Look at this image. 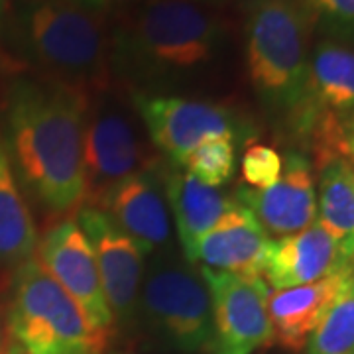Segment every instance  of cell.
Masks as SVG:
<instances>
[{
    "mask_svg": "<svg viewBox=\"0 0 354 354\" xmlns=\"http://www.w3.org/2000/svg\"><path fill=\"white\" fill-rule=\"evenodd\" d=\"M211 295L213 341L209 354H252L274 342L268 317L270 286L262 276L246 278L201 268Z\"/></svg>",
    "mask_w": 354,
    "mask_h": 354,
    "instance_id": "obj_10",
    "label": "cell"
},
{
    "mask_svg": "<svg viewBox=\"0 0 354 354\" xmlns=\"http://www.w3.org/2000/svg\"><path fill=\"white\" fill-rule=\"evenodd\" d=\"M307 354H354V276L307 342Z\"/></svg>",
    "mask_w": 354,
    "mask_h": 354,
    "instance_id": "obj_21",
    "label": "cell"
},
{
    "mask_svg": "<svg viewBox=\"0 0 354 354\" xmlns=\"http://www.w3.org/2000/svg\"><path fill=\"white\" fill-rule=\"evenodd\" d=\"M2 12H4V0H0V20H2Z\"/></svg>",
    "mask_w": 354,
    "mask_h": 354,
    "instance_id": "obj_30",
    "label": "cell"
},
{
    "mask_svg": "<svg viewBox=\"0 0 354 354\" xmlns=\"http://www.w3.org/2000/svg\"><path fill=\"white\" fill-rule=\"evenodd\" d=\"M241 171L248 187L268 189L281 176V156L272 146L250 144L242 153Z\"/></svg>",
    "mask_w": 354,
    "mask_h": 354,
    "instance_id": "obj_24",
    "label": "cell"
},
{
    "mask_svg": "<svg viewBox=\"0 0 354 354\" xmlns=\"http://www.w3.org/2000/svg\"><path fill=\"white\" fill-rule=\"evenodd\" d=\"M14 270L8 333L26 354H102L109 348L111 335L91 325L38 258Z\"/></svg>",
    "mask_w": 354,
    "mask_h": 354,
    "instance_id": "obj_5",
    "label": "cell"
},
{
    "mask_svg": "<svg viewBox=\"0 0 354 354\" xmlns=\"http://www.w3.org/2000/svg\"><path fill=\"white\" fill-rule=\"evenodd\" d=\"M339 272H354L339 242L315 221L304 230L270 242L262 276L274 290L315 283Z\"/></svg>",
    "mask_w": 354,
    "mask_h": 354,
    "instance_id": "obj_15",
    "label": "cell"
},
{
    "mask_svg": "<svg viewBox=\"0 0 354 354\" xmlns=\"http://www.w3.org/2000/svg\"><path fill=\"white\" fill-rule=\"evenodd\" d=\"M138 319L179 354H209L213 341L211 295L187 260L160 256L142 279Z\"/></svg>",
    "mask_w": 354,
    "mask_h": 354,
    "instance_id": "obj_7",
    "label": "cell"
},
{
    "mask_svg": "<svg viewBox=\"0 0 354 354\" xmlns=\"http://www.w3.org/2000/svg\"><path fill=\"white\" fill-rule=\"evenodd\" d=\"M205 2H209V4H213V2H223V0H205Z\"/></svg>",
    "mask_w": 354,
    "mask_h": 354,
    "instance_id": "obj_31",
    "label": "cell"
},
{
    "mask_svg": "<svg viewBox=\"0 0 354 354\" xmlns=\"http://www.w3.org/2000/svg\"><path fill=\"white\" fill-rule=\"evenodd\" d=\"M315 171L317 221L339 242L354 270V162L330 158Z\"/></svg>",
    "mask_w": 354,
    "mask_h": 354,
    "instance_id": "obj_19",
    "label": "cell"
},
{
    "mask_svg": "<svg viewBox=\"0 0 354 354\" xmlns=\"http://www.w3.org/2000/svg\"><path fill=\"white\" fill-rule=\"evenodd\" d=\"M88 93L57 81L16 79L6 99L4 144L28 195L51 215L79 211L87 195Z\"/></svg>",
    "mask_w": 354,
    "mask_h": 354,
    "instance_id": "obj_1",
    "label": "cell"
},
{
    "mask_svg": "<svg viewBox=\"0 0 354 354\" xmlns=\"http://www.w3.org/2000/svg\"><path fill=\"white\" fill-rule=\"evenodd\" d=\"M232 199L246 207L266 234L283 239L317 221L315 169L307 153L291 150L281 156V176L268 189L236 185Z\"/></svg>",
    "mask_w": 354,
    "mask_h": 354,
    "instance_id": "obj_13",
    "label": "cell"
},
{
    "mask_svg": "<svg viewBox=\"0 0 354 354\" xmlns=\"http://www.w3.org/2000/svg\"><path fill=\"white\" fill-rule=\"evenodd\" d=\"M75 2L88 8V10H93V12L111 18V16L130 12V10L138 8L140 4H144L148 0H75Z\"/></svg>",
    "mask_w": 354,
    "mask_h": 354,
    "instance_id": "obj_25",
    "label": "cell"
},
{
    "mask_svg": "<svg viewBox=\"0 0 354 354\" xmlns=\"http://www.w3.org/2000/svg\"><path fill=\"white\" fill-rule=\"evenodd\" d=\"M236 144L227 138H213L203 142L187 156L183 167L199 181L221 187L234 176L236 167Z\"/></svg>",
    "mask_w": 354,
    "mask_h": 354,
    "instance_id": "obj_22",
    "label": "cell"
},
{
    "mask_svg": "<svg viewBox=\"0 0 354 354\" xmlns=\"http://www.w3.org/2000/svg\"><path fill=\"white\" fill-rule=\"evenodd\" d=\"M8 351V342H6V333L2 327V321H0V354H6Z\"/></svg>",
    "mask_w": 354,
    "mask_h": 354,
    "instance_id": "obj_28",
    "label": "cell"
},
{
    "mask_svg": "<svg viewBox=\"0 0 354 354\" xmlns=\"http://www.w3.org/2000/svg\"><path fill=\"white\" fill-rule=\"evenodd\" d=\"M77 225L93 248L102 293L114 319V327L130 329L138 321V304L144 279V254L136 242L114 225L97 207L83 205L75 213Z\"/></svg>",
    "mask_w": 354,
    "mask_h": 354,
    "instance_id": "obj_11",
    "label": "cell"
},
{
    "mask_svg": "<svg viewBox=\"0 0 354 354\" xmlns=\"http://www.w3.org/2000/svg\"><path fill=\"white\" fill-rule=\"evenodd\" d=\"M162 171L160 162L140 169L113 185L95 205L136 242L144 256L164 248L171 234Z\"/></svg>",
    "mask_w": 354,
    "mask_h": 354,
    "instance_id": "obj_14",
    "label": "cell"
},
{
    "mask_svg": "<svg viewBox=\"0 0 354 354\" xmlns=\"http://www.w3.org/2000/svg\"><path fill=\"white\" fill-rule=\"evenodd\" d=\"M354 109V44L323 38L309 53L299 101L288 113L290 132L311 152L313 169L341 158V122Z\"/></svg>",
    "mask_w": 354,
    "mask_h": 354,
    "instance_id": "obj_6",
    "label": "cell"
},
{
    "mask_svg": "<svg viewBox=\"0 0 354 354\" xmlns=\"http://www.w3.org/2000/svg\"><path fill=\"white\" fill-rule=\"evenodd\" d=\"M313 24L301 0H250L244 53L250 85L268 109L290 113L304 91Z\"/></svg>",
    "mask_w": 354,
    "mask_h": 354,
    "instance_id": "obj_4",
    "label": "cell"
},
{
    "mask_svg": "<svg viewBox=\"0 0 354 354\" xmlns=\"http://www.w3.org/2000/svg\"><path fill=\"white\" fill-rule=\"evenodd\" d=\"M6 354H26V353L20 348V346H18V344H16V342L10 341L8 342V351H6Z\"/></svg>",
    "mask_w": 354,
    "mask_h": 354,
    "instance_id": "obj_29",
    "label": "cell"
},
{
    "mask_svg": "<svg viewBox=\"0 0 354 354\" xmlns=\"http://www.w3.org/2000/svg\"><path fill=\"white\" fill-rule=\"evenodd\" d=\"M20 38L48 79L97 93L111 87V24L75 0H28Z\"/></svg>",
    "mask_w": 354,
    "mask_h": 354,
    "instance_id": "obj_3",
    "label": "cell"
},
{
    "mask_svg": "<svg viewBox=\"0 0 354 354\" xmlns=\"http://www.w3.org/2000/svg\"><path fill=\"white\" fill-rule=\"evenodd\" d=\"M270 242L256 216L234 201L228 215L197 242L189 264L201 262V268L256 278L262 276Z\"/></svg>",
    "mask_w": 354,
    "mask_h": 354,
    "instance_id": "obj_16",
    "label": "cell"
},
{
    "mask_svg": "<svg viewBox=\"0 0 354 354\" xmlns=\"http://www.w3.org/2000/svg\"><path fill=\"white\" fill-rule=\"evenodd\" d=\"M38 230L20 189L18 177L0 134V266L18 268L34 258Z\"/></svg>",
    "mask_w": 354,
    "mask_h": 354,
    "instance_id": "obj_20",
    "label": "cell"
},
{
    "mask_svg": "<svg viewBox=\"0 0 354 354\" xmlns=\"http://www.w3.org/2000/svg\"><path fill=\"white\" fill-rule=\"evenodd\" d=\"M323 38L354 44V0H301Z\"/></svg>",
    "mask_w": 354,
    "mask_h": 354,
    "instance_id": "obj_23",
    "label": "cell"
},
{
    "mask_svg": "<svg viewBox=\"0 0 354 354\" xmlns=\"http://www.w3.org/2000/svg\"><path fill=\"white\" fill-rule=\"evenodd\" d=\"M162 179L167 209H171L177 239L183 248V258L189 262L197 242L228 215L234 207V199L218 187L199 181L185 167L169 165L162 171Z\"/></svg>",
    "mask_w": 354,
    "mask_h": 354,
    "instance_id": "obj_18",
    "label": "cell"
},
{
    "mask_svg": "<svg viewBox=\"0 0 354 354\" xmlns=\"http://www.w3.org/2000/svg\"><path fill=\"white\" fill-rule=\"evenodd\" d=\"M134 116V104L130 111L111 87L88 95L83 142L87 195L83 205L95 207L118 181L158 162L146 150Z\"/></svg>",
    "mask_w": 354,
    "mask_h": 354,
    "instance_id": "obj_9",
    "label": "cell"
},
{
    "mask_svg": "<svg viewBox=\"0 0 354 354\" xmlns=\"http://www.w3.org/2000/svg\"><path fill=\"white\" fill-rule=\"evenodd\" d=\"M130 99L152 144L169 165L183 167L187 156L207 140L227 138L236 144L252 134L248 120L225 102L142 91H132Z\"/></svg>",
    "mask_w": 354,
    "mask_h": 354,
    "instance_id": "obj_8",
    "label": "cell"
},
{
    "mask_svg": "<svg viewBox=\"0 0 354 354\" xmlns=\"http://www.w3.org/2000/svg\"><path fill=\"white\" fill-rule=\"evenodd\" d=\"M227 24L205 0H148L111 26V71L146 87L201 73L225 50Z\"/></svg>",
    "mask_w": 354,
    "mask_h": 354,
    "instance_id": "obj_2",
    "label": "cell"
},
{
    "mask_svg": "<svg viewBox=\"0 0 354 354\" xmlns=\"http://www.w3.org/2000/svg\"><path fill=\"white\" fill-rule=\"evenodd\" d=\"M339 150H341V158L354 162V109L341 122Z\"/></svg>",
    "mask_w": 354,
    "mask_h": 354,
    "instance_id": "obj_26",
    "label": "cell"
},
{
    "mask_svg": "<svg viewBox=\"0 0 354 354\" xmlns=\"http://www.w3.org/2000/svg\"><path fill=\"white\" fill-rule=\"evenodd\" d=\"M353 276L354 272H339L315 283L270 291L268 317L272 323L274 342L291 353L304 351L317 325Z\"/></svg>",
    "mask_w": 354,
    "mask_h": 354,
    "instance_id": "obj_17",
    "label": "cell"
},
{
    "mask_svg": "<svg viewBox=\"0 0 354 354\" xmlns=\"http://www.w3.org/2000/svg\"><path fill=\"white\" fill-rule=\"evenodd\" d=\"M38 262L83 309L91 325L113 337L114 319L104 293L93 248L75 218H62L38 241Z\"/></svg>",
    "mask_w": 354,
    "mask_h": 354,
    "instance_id": "obj_12",
    "label": "cell"
},
{
    "mask_svg": "<svg viewBox=\"0 0 354 354\" xmlns=\"http://www.w3.org/2000/svg\"><path fill=\"white\" fill-rule=\"evenodd\" d=\"M102 354H153L144 351V348H138L134 344H124V346H114V348H106Z\"/></svg>",
    "mask_w": 354,
    "mask_h": 354,
    "instance_id": "obj_27",
    "label": "cell"
}]
</instances>
